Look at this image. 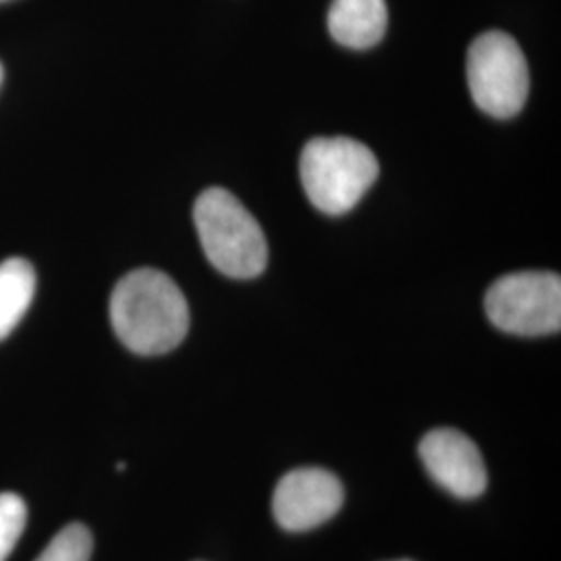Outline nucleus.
Here are the masks:
<instances>
[{
    "label": "nucleus",
    "mask_w": 561,
    "mask_h": 561,
    "mask_svg": "<svg viewBox=\"0 0 561 561\" xmlns=\"http://www.w3.org/2000/svg\"><path fill=\"white\" fill-rule=\"evenodd\" d=\"M111 324L121 343L140 356L173 352L190 331L180 285L157 268H138L115 285Z\"/></svg>",
    "instance_id": "1"
},
{
    "label": "nucleus",
    "mask_w": 561,
    "mask_h": 561,
    "mask_svg": "<svg viewBox=\"0 0 561 561\" xmlns=\"http://www.w3.org/2000/svg\"><path fill=\"white\" fill-rule=\"evenodd\" d=\"M194 222L210 264L231 279H254L268 262V243L259 221L231 192L210 187L194 204Z\"/></svg>",
    "instance_id": "2"
},
{
    "label": "nucleus",
    "mask_w": 561,
    "mask_h": 561,
    "mask_svg": "<svg viewBox=\"0 0 561 561\" xmlns=\"http://www.w3.org/2000/svg\"><path fill=\"white\" fill-rule=\"evenodd\" d=\"M304 192L324 215L350 213L379 178L375 152L352 138H314L301 152Z\"/></svg>",
    "instance_id": "3"
},
{
    "label": "nucleus",
    "mask_w": 561,
    "mask_h": 561,
    "mask_svg": "<svg viewBox=\"0 0 561 561\" xmlns=\"http://www.w3.org/2000/svg\"><path fill=\"white\" fill-rule=\"evenodd\" d=\"M468 88L482 113L495 119L518 115L528 99L530 76L520 44L510 34L493 30L481 34L468 48Z\"/></svg>",
    "instance_id": "4"
},
{
    "label": "nucleus",
    "mask_w": 561,
    "mask_h": 561,
    "mask_svg": "<svg viewBox=\"0 0 561 561\" xmlns=\"http://www.w3.org/2000/svg\"><path fill=\"white\" fill-rule=\"evenodd\" d=\"M489 321L522 337L558 333L561 327V279L556 273L526 271L495 280L484 298Z\"/></svg>",
    "instance_id": "5"
},
{
    "label": "nucleus",
    "mask_w": 561,
    "mask_h": 561,
    "mask_svg": "<svg viewBox=\"0 0 561 561\" xmlns=\"http://www.w3.org/2000/svg\"><path fill=\"white\" fill-rule=\"evenodd\" d=\"M340 479L322 468H298L280 479L273 495V514L280 528L304 533L331 520L341 510Z\"/></svg>",
    "instance_id": "6"
},
{
    "label": "nucleus",
    "mask_w": 561,
    "mask_h": 561,
    "mask_svg": "<svg viewBox=\"0 0 561 561\" xmlns=\"http://www.w3.org/2000/svg\"><path fill=\"white\" fill-rule=\"evenodd\" d=\"M431 479L460 500H474L486 489V468L477 443L456 428H435L419 447Z\"/></svg>",
    "instance_id": "7"
},
{
    "label": "nucleus",
    "mask_w": 561,
    "mask_h": 561,
    "mask_svg": "<svg viewBox=\"0 0 561 561\" xmlns=\"http://www.w3.org/2000/svg\"><path fill=\"white\" fill-rule=\"evenodd\" d=\"M387 21L385 0H333L327 18L333 41L354 50L377 46L387 32Z\"/></svg>",
    "instance_id": "8"
},
{
    "label": "nucleus",
    "mask_w": 561,
    "mask_h": 561,
    "mask_svg": "<svg viewBox=\"0 0 561 561\" xmlns=\"http://www.w3.org/2000/svg\"><path fill=\"white\" fill-rule=\"evenodd\" d=\"M36 296V271L25 259L0 262V341L7 340Z\"/></svg>",
    "instance_id": "9"
},
{
    "label": "nucleus",
    "mask_w": 561,
    "mask_h": 561,
    "mask_svg": "<svg viewBox=\"0 0 561 561\" xmlns=\"http://www.w3.org/2000/svg\"><path fill=\"white\" fill-rule=\"evenodd\" d=\"M92 547L90 530L83 524H69L46 545L36 561H90Z\"/></svg>",
    "instance_id": "10"
},
{
    "label": "nucleus",
    "mask_w": 561,
    "mask_h": 561,
    "mask_svg": "<svg viewBox=\"0 0 561 561\" xmlns=\"http://www.w3.org/2000/svg\"><path fill=\"white\" fill-rule=\"evenodd\" d=\"M27 522V507L20 495L0 493V561L13 553Z\"/></svg>",
    "instance_id": "11"
},
{
    "label": "nucleus",
    "mask_w": 561,
    "mask_h": 561,
    "mask_svg": "<svg viewBox=\"0 0 561 561\" xmlns=\"http://www.w3.org/2000/svg\"><path fill=\"white\" fill-rule=\"evenodd\" d=\"M0 83H2V65H0Z\"/></svg>",
    "instance_id": "12"
},
{
    "label": "nucleus",
    "mask_w": 561,
    "mask_h": 561,
    "mask_svg": "<svg viewBox=\"0 0 561 561\" xmlns=\"http://www.w3.org/2000/svg\"><path fill=\"white\" fill-rule=\"evenodd\" d=\"M403 561H408V560H403Z\"/></svg>",
    "instance_id": "13"
}]
</instances>
